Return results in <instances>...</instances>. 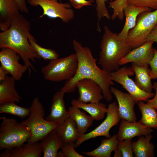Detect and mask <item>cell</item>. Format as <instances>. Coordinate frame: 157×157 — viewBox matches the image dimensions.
Masks as SVG:
<instances>
[{
  "label": "cell",
  "instance_id": "16",
  "mask_svg": "<svg viewBox=\"0 0 157 157\" xmlns=\"http://www.w3.org/2000/svg\"><path fill=\"white\" fill-rule=\"evenodd\" d=\"M152 129L144 126L139 122H131L121 119L117 134L118 141L126 139H132L136 136H140L150 134Z\"/></svg>",
  "mask_w": 157,
  "mask_h": 157
},
{
  "label": "cell",
  "instance_id": "38",
  "mask_svg": "<svg viewBox=\"0 0 157 157\" xmlns=\"http://www.w3.org/2000/svg\"><path fill=\"white\" fill-rule=\"evenodd\" d=\"M148 41L157 43V24L147 37L146 42Z\"/></svg>",
  "mask_w": 157,
  "mask_h": 157
},
{
  "label": "cell",
  "instance_id": "39",
  "mask_svg": "<svg viewBox=\"0 0 157 157\" xmlns=\"http://www.w3.org/2000/svg\"><path fill=\"white\" fill-rule=\"evenodd\" d=\"M18 3L20 8V11L27 13L28 10L27 7L26 0H15Z\"/></svg>",
  "mask_w": 157,
  "mask_h": 157
},
{
  "label": "cell",
  "instance_id": "15",
  "mask_svg": "<svg viewBox=\"0 0 157 157\" xmlns=\"http://www.w3.org/2000/svg\"><path fill=\"white\" fill-rule=\"evenodd\" d=\"M65 91L61 88L53 95L50 113L45 118L47 120L58 125L70 117L68 111L65 108L64 96Z\"/></svg>",
  "mask_w": 157,
  "mask_h": 157
},
{
  "label": "cell",
  "instance_id": "12",
  "mask_svg": "<svg viewBox=\"0 0 157 157\" xmlns=\"http://www.w3.org/2000/svg\"><path fill=\"white\" fill-rule=\"evenodd\" d=\"M20 58L19 54L11 49L7 47L1 49V66L7 71L16 81L20 80L23 74L28 69L25 65L19 63Z\"/></svg>",
  "mask_w": 157,
  "mask_h": 157
},
{
  "label": "cell",
  "instance_id": "42",
  "mask_svg": "<svg viewBox=\"0 0 157 157\" xmlns=\"http://www.w3.org/2000/svg\"><path fill=\"white\" fill-rule=\"evenodd\" d=\"M115 1L117 3L120 5H124L126 2V0H115Z\"/></svg>",
  "mask_w": 157,
  "mask_h": 157
},
{
  "label": "cell",
  "instance_id": "27",
  "mask_svg": "<svg viewBox=\"0 0 157 157\" xmlns=\"http://www.w3.org/2000/svg\"><path fill=\"white\" fill-rule=\"evenodd\" d=\"M70 117L75 122L80 135L85 134L88 128L92 125L94 119L84 111L72 105L68 108Z\"/></svg>",
  "mask_w": 157,
  "mask_h": 157
},
{
  "label": "cell",
  "instance_id": "33",
  "mask_svg": "<svg viewBox=\"0 0 157 157\" xmlns=\"http://www.w3.org/2000/svg\"><path fill=\"white\" fill-rule=\"evenodd\" d=\"M132 142L131 139H126L118 141L117 147L121 151L122 157L134 156Z\"/></svg>",
  "mask_w": 157,
  "mask_h": 157
},
{
  "label": "cell",
  "instance_id": "26",
  "mask_svg": "<svg viewBox=\"0 0 157 157\" xmlns=\"http://www.w3.org/2000/svg\"><path fill=\"white\" fill-rule=\"evenodd\" d=\"M118 140L117 134L101 140L100 145L93 150L82 152L86 156L92 157H110L112 152L117 147Z\"/></svg>",
  "mask_w": 157,
  "mask_h": 157
},
{
  "label": "cell",
  "instance_id": "20",
  "mask_svg": "<svg viewBox=\"0 0 157 157\" xmlns=\"http://www.w3.org/2000/svg\"><path fill=\"white\" fill-rule=\"evenodd\" d=\"M40 142L44 157H57L58 151L65 144L54 130H53Z\"/></svg>",
  "mask_w": 157,
  "mask_h": 157
},
{
  "label": "cell",
  "instance_id": "8",
  "mask_svg": "<svg viewBox=\"0 0 157 157\" xmlns=\"http://www.w3.org/2000/svg\"><path fill=\"white\" fill-rule=\"evenodd\" d=\"M27 2L32 6L42 8L43 13L39 18L47 16L51 18H60L66 23L74 17V12L70 3H59L58 0H27Z\"/></svg>",
  "mask_w": 157,
  "mask_h": 157
},
{
  "label": "cell",
  "instance_id": "40",
  "mask_svg": "<svg viewBox=\"0 0 157 157\" xmlns=\"http://www.w3.org/2000/svg\"><path fill=\"white\" fill-rule=\"evenodd\" d=\"M9 72L2 66L0 67V81H3Z\"/></svg>",
  "mask_w": 157,
  "mask_h": 157
},
{
  "label": "cell",
  "instance_id": "32",
  "mask_svg": "<svg viewBox=\"0 0 157 157\" xmlns=\"http://www.w3.org/2000/svg\"><path fill=\"white\" fill-rule=\"evenodd\" d=\"M75 142L65 144L61 149V151L58 153L57 157H84L75 150Z\"/></svg>",
  "mask_w": 157,
  "mask_h": 157
},
{
  "label": "cell",
  "instance_id": "28",
  "mask_svg": "<svg viewBox=\"0 0 157 157\" xmlns=\"http://www.w3.org/2000/svg\"><path fill=\"white\" fill-rule=\"evenodd\" d=\"M137 104L142 115L139 122L151 129H157V109L144 101H139Z\"/></svg>",
  "mask_w": 157,
  "mask_h": 157
},
{
  "label": "cell",
  "instance_id": "35",
  "mask_svg": "<svg viewBox=\"0 0 157 157\" xmlns=\"http://www.w3.org/2000/svg\"><path fill=\"white\" fill-rule=\"evenodd\" d=\"M150 75L152 79H157V50L155 48L154 57L150 62Z\"/></svg>",
  "mask_w": 157,
  "mask_h": 157
},
{
  "label": "cell",
  "instance_id": "41",
  "mask_svg": "<svg viewBox=\"0 0 157 157\" xmlns=\"http://www.w3.org/2000/svg\"><path fill=\"white\" fill-rule=\"evenodd\" d=\"M114 151V157H122L121 151L117 147Z\"/></svg>",
  "mask_w": 157,
  "mask_h": 157
},
{
  "label": "cell",
  "instance_id": "24",
  "mask_svg": "<svg viewBox=\"0 0 157 157\" xmlns=\"http://www.w3.org/2000/svg\"><path fill=\"white\" fill-rule=\"evenodd\" d=\"M71 103L72 105L87 112L94 120L97 121L104 118L108 109L105 104L100 102L87 104L81 101L78 99H73Z\"/></svg>",
  "mask_w": 157,
  "mask_h": 157
},
{
  "label": "cell",
  "instance_id": "13",
  "mask_svg": "<svg viewBox=\"0 0 157 157\" xmlns=\"http://www.w3.org/2000/svg\"><path fill=\"white\" fill-rule=\"evenodd\" d=\"M110 90L117 101L120 119L131 122H136L137 117L134 110L136 103L133 97L129 93L124 92L113 86L111 87Z\"/></svg>",
  "mask_w": 157,
  "mask_h": 157
},
{
  "label": "cell",
  "instance_id": "6",
  "mask_svg": "<svg viewBox=\"0 0 157 157\" xmlns=\"http://www.w3.org/2000/svg\"><path fill=\"white\" fill-rule=\"evenodd\" d=\"M78 65L77 56L74 53L50 60L41 68V71L46 80L55 82L67 81L74 76Z\"/></svg>",
  "mask_w": 157,
  "mask_h": 157
},
{
  "label": "cell",
  "instance_id": "30",
  "mask_svg": "<svg viewBox=\"0 0 157 157\" xmlns=\"http://www.w3.org/2000/svg\"><path fill=\"white\" fill-rule=\"evenodd\" d=\"M28 40L30 44L38 55L44 60L50 61L58 58L59 55L55 51L40 46L36 42L35 40L32 35L29 37Z\"/></svg>",
  "mask_w": 157,
  "mask_h": 157
},
{
  "label": "cell",
  "instance_id": "18",
  "mask_svg": "<svg viewBox=\"0 0 157 157\" xmlns=\"http://www.w3.org/2000/svg\"><path fill=\"white\" fill-rule=\"evenodd\" d=\"M151 10V9L149 8L137 6L126 3L123 8V11L126 18L125 22L122 30L118 34L119 38L125 40L127 38L129 31L135 25L139 14L143 12L150 11Z\"/></svg>",
  "mask_w": 157,
  "mask_h": 157
},
{
  "label": "cell",
  "instance_id": "22",
  "mask_svg": "<svg viewBox=\"0 0 157 157\" xmlns=\"http://www.w3.org/2000/svg\"><path fill=\"white\" fill-rule=\"evenodd\" d=\"M149 66H140L132 63L131 68L135 75V82L141 90L151 93L153 89Z\"/></svg>",
  "mask_w": 157,
  "mask_h": 157
},
{
  "label": "cell",
  "instance_id": "37",
  "mask_svg": "<svg viewBox=\"0 0 157 157\" xmlns=\"http://www.w3.org/2000/svg\"><path fill=\"white\" fill-rule=\"evenodd\" d=\"M153 89L155 91V94L153 98L151 99H148L146 103L148 105L157 109V82L154 83Z\"/></svg>",
  "mask_w": 157,
  "mask_h": 157
},
{
  "label": "cell",
  "instance_id": "9",
  "mask_svg": "<svg viewBox=\"0 0 157 157\" xmlns=\"http://www.w3.org/2000/svg\"><path fill=\"white\" fill-rule=\"evenodd\" d=\"M134 75L131 67L126 66L110 72L111 79L121 85L133 97L136 104L140 101H147L154 97L155 93L146 92L140 89L129 77Z\"/></svg>",
  "mask_w": 157,
  "mask_h": 157
},
{
  "label": "cell",
  "instance_id": "31",
  "mask_svg": "<svg viewBox=\"0 0 157 157\" xmlns=\"http://www.w3.org/2000/svg\"><path fill=\"white\" fill-rule=\"evenodd\" d=\"M94 2V0H91ZM96 3V10L98 18L97 24V30L101 32V29L99 25L100 20L105 17L108 19H110L111 17L107 9L105 4L107 0H95Z\"/></svg>",
  "mask_w": 157,
  "mask_h": 157
},
{
  "label": "cell",
  "instance_id": "4",
  "mask_svg": "<svg viewBox=\"0 0 157 157\" xmlns=\"http://www.w3.org/2000/svg\"><path fill=\"white\" fill-rule=\"evenodd\" d=\"M29 108L31 113L28 117L21 122L31 131V135L27 142L28 144L42 140L58 125L44 118V108L38 97L34 98Z\"/></svg>",
  "mask_w": 157,
  "mask_h": 157
},
{
  "label": "cell",
  "instance_id": "34",
  "mask_svg": "<svg viewBox=\"0 0 157 157\" xmlns=\"http://www.w3.org/2000/svg\"><path fill=\"white\" fill-rule=\"evenodd\" d=\"M128 4L146 7L151 9H157V0H126Z\"/></svg>",
  "mask_w": 157,
  "mask_h": 157
},
{
  "label": "cell",
  "instance_id": "10",
  "mask_svg": "<svg viewBox=\"0 0 157 157\" xmlns=\"http://www.w3.org/2000/svg\"><path fill=\"white\" fill-rule=\"evenodd\" d=\"M106 117L104 120L98 126L91 131L80 135L75 142V148L79 147L82 143L87 140L96 137L103 136L107 138L111 137L109 131L113 126L119 122L120 118L118 105L113 101L108 106Z\"/></svg>",
  "mask_w": 157,
  "mask_h": 157
},
{
  "label": "cell",
  "instance_id": "14",
  "mask_svg": "<svg viewBox=\"0 0 157 157\" xmlns=\"http://www.w3.org/2000/svg\"><path fill=\"white\" fill-rule=\"evenodd\" d=\"M79 94L78 99L85 103H97L103 98L101 87L95 81L85 78L78 81L76 84Z\"/></svg>",
  "mask_w": 157,
  "mask_h": 157
},
{
  "label": "cell",
  "instance_id": "25",
  "mask_svg": "<svg viewBox=\"0 0 157 157\" xmlns=\"http://www.w3.org/2000/svg\"><path fill=\"white\" fill-rule=\"evenodd\" d=\"M152 135L149 134L142 135L138 140L132 142V148L135 157L154 156V144L150 142Z\"/></svg>",
  "mask_w": 157,
  "mask_h": 157
},
{
  "label": "cell",
  "instance_id": "3",
  "mask_svg": "<svg viewBox=\"0 0 157 157\" xmlns=\"http://www.w3.org/2000/svg\"><path fill=\"white\" fill-rule=\"evenodd\" d=\"M104 32L100 44L98 63L102 69L111 72L119 68V60L131 50L125 40L118 34L111 31L108 26L104 27Z\"/></svg>",
  "mask_w": 157,
  "mask_h": 157
},
{
  "label": "cell",
  "instance_id": "29",
  "mask_svg": "<svg viewBox=\"0 0 157 157\" xmlns=\"http://www.w3.org/2000/svg\"><path fill=\"white\" fill-rule=\"evenodd\" d=\"M14 101H8L0 104V113H8L24 118L31 113L30 109L19 106Z\"/></svg>",
  "mask_w": 157,
  "mask_h": 157
},
{
  "label": "cell",
  "instance_id": "23",
  "mask_svg": "<svg viewBox=\"0 0 157 157\" xmlns=\"http://www.w3.org/2000/svg\"><path fill=\"white\" fill-rule=\"evenodd\" d=\"M15 80L8 75L0 84V104L8 101L19 102L22 98L15 87Z\"/></svg>",
  "mask_w": 157,
  "mask_h": 157
},
{
  "label": "cell",
  "instance_id": "1",
  "mask_svg": "<svg viewBox=\"0 0 157 157\" xmlns=\"http://www.w3.org/2000/svg\"><path fill=\"white\" fill-rule=\"evenodd\" d=\"M72 45L78 61L76 72L71 79L66 81L61 88L67 93L73 92L76 88V84L78 81L85 78L91 79L95 81L101 87L104 98L110 101L112 94L110 90L114 85L110 77V72L99 68L97 65V59L93 56L89 47L83 46L76 40L72 41Z\"/></svg>",
  "mask_w": 157,
  "mask_h": 157
},
{
  "label": "cell",
  "instance_id": "19",
  "mask_svg": "<svg viewBox=\"0 0 157 157\" xmlns=\"http://www.w3.org/2000/svg\"><path fill=\"white\" fill-rule=\"evenodd\" d=\"M42 152L40 142L28 144L5 149L0 154V157H40Z\"/></svg>",
  "mask_w": 157,
  "mask_h": 157
},
{
  "label": "cell",
  "instance_id": "7",
  "mask_svg": "<svg viewBox=\"0 0 157 157\" xmlns=\"http://www.w3.org/2000/svg\"><path fill=\"white\" fill-rule=\"evenodd\" d=\"M157 24V9L141 13L137 17L135 25L129 31L126 43L131 49L140 46Z\"/></svg>",
  "mask_w": 157,
  "mask_h": 157
},
{
  "label": "cell",
  "instance_id": "5",
  "mask_svg": "<svg viewBox=\"0 0 157 157\" xmlns=\"http://www.w3.org/2000/svg\"><path fill=\"white\" fill-rule=\"evenodd\" d=\"M1 150L20 147L27 142L31 133L27 126L18 122L14 118L6 117L0 118Z\"/></svg>",
  "mask_w": 157,
  "mask_h": 157
},
{
  "label": "cell",
  "instance_id": "17",
  "mask_svg": "<svg viewBox=\"0 0 157 157\" xmlns=\"http://www.w3.org/2000/svg\"><path fill=\"white\" fill-rule=\"evenodd\" d=\"M19 6L15 0H0V29L7 30L13 20L20 14Z\"/></svg>",
  "mask_w": 157,
  "mask_h": 157
},
{
  "label": "cell",
  "instance_id": "36",
  "mask_svg": "<svg viewBox=\"0 0 157 157\" xmlns=\"http://www.w3.org/2000/svg\"><path fill=\"white\" fill-rule=\"evenodd\" d=\"M70 4L76 9H80L84 6H91L93 2L91 0H69Z\"/></svg>",
  "mask_w": 157,
  "mask_h": 157
},
{
  "label": "cell",
  "instance_id": "11",
  "mask_svg": "<svg viewBox=\"0 0 157 157\" xmlns=\"http://www.w3.org/2000/svg\"><path fill=\"white\" fill-rule=\"evenodd\" d=\"M154 42L147 41L140 46L131 50L119 60V65L132 63L142 67L149 66L154 55L155 49L153 46Z\"/></svg>",
  "mask_w": 157,
  "mask_h": 157
},
{
  "label": "cell",
  "instance_id": "2",
  "mask_svg": "<svg viewBox=\"0 0 157 157\" xmlns=\"http://www.w3.org/2000/svg\"><path fill=\"white\" fill-rule=\"evenodd\" d=\"M29 22L22 14L13 21L10 27L0 33V48H9L16 51L28 68L29 74L31 69L36 70L30 60L35 62L41 58L30 44L28 39L31 34Z\"/></svg>",
  "mask_w": 157,
  "mask_h": 157
},
{
  "label": "cell",
  "instance_id": "21",
  "mask_svg": "<svg viewBox=\"0 0 157 157\" xmlns=\"http://www.w3.org/2000/svg\"><path fill=\"white\" fill-rule=\"evenodd\" d=\"M54 130L64 144L76 142L81 135L75 122L70 117Z\"/></svg>",
  "mask_w": 157,
  "mask_h": 157
}]
</instances>
